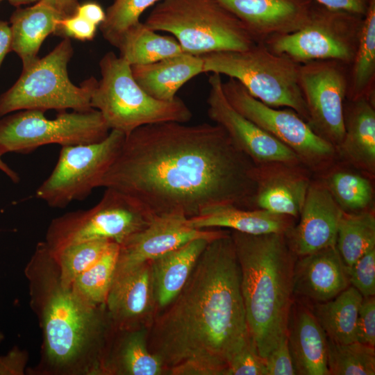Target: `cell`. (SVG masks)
<instances>
[{
  "mask_svg": "<svg viewBox=\"0 0 375 375\" xmlns=\"http://www.w3.org/2000/svg\"><path fill=\"white\" fill-rule=\"evenodd\" d=\"M254 170L220 126L167 122L125 136L99 187L133 197L155 216L190 218L218 204L255 208Z\"/></svg>",
  "mask_w": 375,
  "mask_h": 375,
  "instance_id": "1",
  "label": "cell"
},
{
  "mask_svg": "<svg viewBox=\"0 0 375 375\" xmlns=\"http://www.w3.org/2000/svg\"><path fill=\"white\" fill-rule=\"evenodd\" d=\"M251 340L230 231L208 244L184 287L158 312L148 349L171 375H225Z\"/></svg>",
  "mask_w": 375,
  "mask_h": 375,
  "instance_id": "2",
  "label": "cell"
},
{
  "mask_svg": "<svg viewBox=\"0 0 375 375\" xmlns=\"http://www.w3.org/2000/svg\"><path fill=\"white\" fill-rule=\"evenodd\" d=\"M24 273L42 335L40 359L26 374L102 375L115 331L106 304L91 303L61 284L58 265L44 241L38 243Z\"/></svg>",
  "mask_w": 375,
  "mask_h": 375,
  "instance_id": "3",
  "label": "cell"
},
{
  "mask_svg": "<svg viewBox=\"0 0 375 375\" xmlns=\"http://www.w3.org/2000/svg\"><path fill=\"white\" fill-rule=\"evenodd\" d=\"M240 270V286L249 336L266 358L287 336L294 302L297 256L285 234L231 231Z\"/></svg>",
  "mask_w": 375,
  "mask_h": 375,
  "instance_id": "4",
  "label": "cell"
},
{
  "mask_svg": "<svg viewBox=\"0 0 375 375\" xmlns=\"http://www.w3.org/2000/svg\"><path fill=\"white\" fill-rule=\"evenodd\" d=\"M143 23L171 33L185 53L195 56L244 51L258 42L217 0H161Z\"/></svg>",
  "mask_w": 375,
  "mask_h": 375,
  "instance_id": "5",
  "label": "cell"
},
{
  "mask_svg": "<svg viewBox=\"0 0 375 375\" xmlns=\"http://www.w3.org/2000/svg\"><path fill=\"white\" fill-rule=\"evenodd\" d=\"M101 78L93 91L90 105L99 110L110 130L125 136L144 125L176 122L187 123L192 113L176 97L158 100L148 94L134 79L131 65L113 52L99 62Z\"/></svg>",
  "mask_w": 375,
  "mask_h": 375,
  "instance_id": "6",
  "label": "cell"
},
{
  "mask_svg": "<svg viewBox=\"0 0 375 375\" xmlns=\"http://www.w3.org/2000/svg\"><path fill=\"white\" fill-rule=\"evenodd\" d=\"M203 72L238 81L254 98L274 108H289L308 122V113L299 83L300 64L257 42L244 51L201 56Z\"/></svg>",
  "mask_w": 375,
  "mask_h": 375,
  "instance_id": "7",
  "label": "cell"
},
{
  "mask_svg": "<svg viewBox=\"0 0 375 375\" xmlns=\"http://www.w3.org/2000/svg\"><path fill=\"white\" fill-rule=\"evenodd\" d=\"M73 52L69 38H65L49 53L23 68L15 83L0 96V118L23 110L92 109L91 97L98 81L90 77L80 86L72 83L67 65Z\"/></svg>",
  "mask_w": 375,
  "mask_h": 375,
  "instance_id": "8",
  "label": "cell"
},
{
  "mask_svg": "<svg viewBox=\"0 0 375 375\" xmlns=\"http://www.w3.org/2000/svg\"><path fill=\"white\" fill-rule=\"evenodd\" d=\"M154 217L133 197L113 188H106L100 201L93 207L54 218L48 226L44 242L51 252L97 239H107L120 244L146 227Z\"/></svg>",
  "mask_w": 375,
  "mask_h": 375,
  "instance_id": "9",
  "label": "cell"
},
{
  "mask_svg": "<svg viewBox=\"0 0 375 375\" xmlns=\"http://www.w3.org/2000/svg\"><path fill=\"white\" fill-rule=\"evenodd\" d=\"M44 111L23 110L0 119V152L28 154L40 147H61L101 141L110 130L101 112L94 108L85 111H59L48 119Z\"/></svg>",
  "mask_w": 375,
  "mask_h": 375,
  "instance_id": "10",
  "label": "cell"
},
{
  "mask_svg": "<svg viewBox=\"0 0 375 375\" xmlns=\"http://www.w3.org/2000/svg\"><path fill=\"white\" fill-rule=\"evenodd\" d=\"M222 89L238 112L290 149L312 173H323L339 159L334 146L294 110L265 104L232 78L222 82Z\"/></svg>",
  "mask_w": 375,
  "mask_h": 375,
  "instance_id": "11",
  "label": "cell"
},
{
  "mask_svg": "<svg viewBox=\"0 0 375 375\" xmlns=\"http://www.w3.org/2000/svg\"><path fill=\"white\" fill-rule=\"evenodd\" d=\"M363 17L333 10L314 1L306 24L299 30L268 39L272 51L298 64L334 60L351 65L356 51Z\"/></svg>",
  "mask_w": 375,
  "mask_h": 375,
  "instance_id": "12",
  "label": "cell"
},
{
  "mask_svg": "<svg viewBox=\"0 0 375 375\" xmlns=\"http://www.w3.org/2000/svg\"><path fill=\"white\" fill-rule=\"evenodd\" d=\"M125 135L110 130L101 141L61 147L51 173L38 187L36 197L51 208H65L87 198L112 165Z\"/></svg>",
  "mask_w": 375,
  "mask_h": 375,
  "instance_id": "13",
  "label": "cell"
},
{
  "mask_svg": "<svg viewBox=\"0 0 375 375\" xmlns=\"http://www.w3.org/2000/svg\"><path fill=\"white\" fill-rule=\"evenodd\" d=\"M349 69V65L334 60L311 61L299 66V83L307 107L308 123L335 149L344 134Z\"/></svg>",
  "mask_w": 375,
  "mask_h": 375,
  "instance_id": "14",
  "label": "cell"
},
{
  "mask_svg": "<svg viewBox=\"0 0 375 375\" xmlns=\"http://www.w3.org/2000/svg\"><path fill=\"white\" fill-rule=\"evenodd\" d=\"M222 82L219 74L212 73L208 78V115L226 132L236 147L256 166L275 163L303 165L290 149L231 105L224 93Z\"/></svg>",
  "mask_w": 375,
  "mask_h": 375,
  "instance_id": "15",
  "label": "cell"
},
{
  "mask_svg": "<svg viewBox=\"0 0 375 375\" xmlns=\"http://www.w3.org/2000/svg\"><path fill=\"white\" fill-rule=\"evenodd\" d=\"M179 212L156 215L143 229L119 244L115 272H120L172 251L190 241L213 240L230 233L226 230L197 229L188 226Z\"/></svg>",
  "mask_w": 375,
  "mask_h": 375,
  "instance_id": "16",
  "label": "cell"
},
{
  "mask_svg": "<svg viewBox=\"0 0 375 375\" xmlns=\"http://www.w3.org/2000/svg\"><path fill=\"white\" fill-rule=\"evenodd\" d=\"M106 306L115 329L149 328L158 311L150 261L114 274Z\"/></svg>",
  "mask_w": 375,
  "mask_h": 375,
  "instance_id": "17",
  "label": "cell"
},
{
  "mask_svg": "<svg viewBox=\"0 0 375 375\" xmlns=\"http://www.w3.org/2000/svg\"><path fill=\"white\" fill-rule=\"evenodd\" d=\"M342 212L324 183L312 179L299 221L285 233L294 255L301 257L335 246Z\"/></svg>",
  "mask_w": 375,
  "mask_h": 375,
  "instance_id": "18",
  "label": "cell"
},
{
  "mask_svg": "<svg viewBox=\"0 0 375 375\" xmlns=\"http://www.w3.org/2000/svg\"><path fill=\"white\" fill-rule=\"evenodd\" d=\"M258 42L291 33L308 22L312 0H217Z\"/></svg>",
  "mask_w": 375,
  "mask_h": 375,
  "instance_id": "19",
  "label": "cell"
},
{
  "mask_svg": "<svg viewBox=\"0 0 375 375\" xmlns=\"http://www.w3.org/2000/svg\"><path fill=\"white\" fill-rule=\"evenodd\" d=\"M311 174L303 165H255L254 208L298 218L312 181Z\"/></svg>",
  "mask_w": 375,
  "mask_h": 375,
  "instance_id": "20",
  "label": "cell"
},
{
  "mask_svg": "<svg viewBox=\"0 0 375 375\" xmlns=\"http://www.w3.org/2000/svg\"><path fill=\"white\" fill-rule=\"evenodd\" d=\"M349 285L347 268L335 246L296 260L294 295L314 303H322L333 299Z\"/></svg>",
  "mask_w": 375,
  "mask_h": 375,
  "instance_id": "21",
  "label": "cell"
},
{
  "mask_svg": "<svg viewBox=\"0 0 375 375\" xmlns=\"http://www.w3.org/2000/svg\"><path fill=\"white\" fill-rule=\"evenodd\" d=\"M344 134L336 149L338 158L374 178L375 176V102L346 100Z\"/></svg>",
  "mask_w": 375,
  "mask_h": 375,
  "instance_id": "22",
  "label": "cell"
},
{
  "mask_svg": "<svg viewBox=\"0 0 375 375\" xmlns=\"http://www.w3.org/2000/svg\"><path fill=\"white\" fill-rule=\"evenodd\" d=\"M287 338L297 374L329 375L327 337L306 305L294 302Z\"/></svg>",
  "mask_w": 375,
  "mask_h": 375,
  "instance_id": "23",
  "label": "cell"
},
{
  "mask_svg": "<svg viewBox=\"0 0 375 375\" xmlns=\"http://www.w3.org/2000/svg\"><path fill=\"white\" fill-rule=\"evenodd\" d=\"M292 217L275 214L260 208H244L232 204H218L187 219L192 228H228L249 235L285 234L294 225Z\"/></svg>",
  "mask_w": 375,
  "mask_h": 375,
  "instance_id": "24",
  "label": "cell"
},
{
  "mask_svg": "<svg viewBox=\"0 0 375 375\" xmlns=\"http://www.w3.org/2000/svg\"><path fill=\"white\" fill-rule=\"evenodd\" d=\"M64 15L54 0H39L33 6L17 8L10 19L11 50L21 58L23 68L38 59L39 49L50 34H55Z\"/></svg>",
  "mask_w": 375,
  "mask_h": 375,
  "instance_id": "25",
  "label": "cell"
},
{
  "mask_svg": "<svg viewBox=\"0 0 375 375\" xmlns=\"http://www.w3.org/2000/svg\"><path fill=\"white\" fill-rule=\"evenodd\" d=\"M137 83L151 97L172 101L178 90L190 79L203 73L201 56L188 53L144 65H131Z\"/></svg>",
  "mask_w": 375,
  "mask_h": 375,
  "instance_id": "26",
  "label": "cell"
},
{
  "mask_svg": "<svg viewBox=\"0 0 375 375\" xmlns=\"http://www.w3.org/2000/svg\"><path fill=\"white\" fill-rule=\"evenodd\" d=\"M149 328L115 329L103 360L102 375H161L162 362L148 349Z\"/></svg>",
  "mask_w": 375,
  "mask_h": 375,
  "instance_id": "27",
  "label": "cell"
},
{
  "mask_svg": "<svg viewBox=\"0 0 375 375\" xmlns=\"http://www.w3.org/2000/svg\"><path fill=\"white\" fill-rule=\"evenodd\" d=\"M211 241L196 239L150 261L158 311L165 308L180 292L200 255Z\"/></svg>",
  "mask_w": 375,
  "mask_h": 375,
  "instance_id": "28",
  "label": "cell"
},
{
  "mask_svg": "<svg viewBox=\"0 0 375 375\" xmlns=\"http://www.w3.org/2000/svg\"><path fill=\"white\" fill-rule=\"evenodd\" d=\"M341 210L358 212L374 209L372 178L348 164L337 161L318 175Z\"/></svg>",
  "mask_w": 375,
  "mask_h": 375,
  "instance_id": "29",
  "label": "cell"
},
{
  "mask_svg": "<svg viewBox=\"0 0 375 375\" xmlns=\"http://www.w3.org/2000/svg\"><path fill=\"white\" fill-rule=\"evenodd\" d=\"M363 297L349 286L333 299L315 303L312 309L327 338L338 344L357 341V319Z\"/></svg>",
  "mask_w": 375,
  "mask_h": 375,
  "instance_id": "30",
  "label": "cell"
},
{
  "mask_svg": "<svg viewBox=\"0 0 375 375\" xmlns=\"http://www.w3.org/2000/svg\"><path fill=\"white\" fill-rule=\"evenodd\" d=\"M375 102V0L363 17L353 60L349 69L347 100Z\"/></svg>",
  "mask_w": 375,
  "mask_h": 375,
  "instance_id": "31",
  "label": "cell"
},
{
  "mask_svg": "<svg viewBox=\"0 0 375 375\" xmlns=\"http://www.w3.org/2000/svg\"><path fill=\"white\" fill-rule=\"evenodd\" d=\"M116 48L130 65L154 62L185 53L174 37L161 35L141 22L122 35Z\"/></svg>",
  "mask_w": 375,
  "mask_h": 375,
  "instance_id": "32",
  "label": "cell"
},
{
  "mask_svg": "<svg viewBox=\"0 0 375 375\" xmlns=\"http://www.w3.org/2000/svg\"><path fill=\"white\" fill-rule=\"evenodd\" d=\"M335 247L347 267L375 248V215L370 209L358 212L342 211Z\"/></svg>",
  "mask_w": 375,
  "mask_h": 375,
  "instance_id": "33",
  "label": "cell"
},
{
  "mask_svg": "<svg viewBox=\"0 0 375 375\" xmlns=\"http://www.w3.org/2000/svg\"><path fill=\"white\" fill-rule=\"evenodd\" d=\"M118 252L119 244L111 242L98 260L76 278L72 288L91 303L106 304L115 271Z\"/></svg>",
  "mask_w": 375,
  "mask_h": 375,
  "instance_id": "34",
  "label": "cell"
},
{
  "mask_svg": "<svg viewBox=\"0 0 375 375\" xmlns=\"http://www.w3.org/2000/svg\"><path fill=\"white\" fill-rule=\"evenodd\" d=\"M327 368L329 375H374V347L358 341L338 344L327 338Z\"/></svg>",
  "mask_w": 375,
  "mask_h": 375,
  "instance_id": "35",
  "label": "cell"
},
{
  "mask_svg": "<svg viewBox=\"0 0 375 375\" xmlns=\"http://www.w3.org/2000/svg\"><path fill=\"white\" fill-rule=\"evenodd\" d=\"M112 241L97 239L68 245L51 252L60 270L61 284L72 285L76 278L101 256Z\"/></svg>",
  "mask_w": 375,
  "mask_h": 375,
  "instance_id": "36",
  "label": "cell"
},
{
  "mask_svg": "<svg viewBox=\"0 0 375 375\" xmlns=\"http://www.w3.org/2000/svg\"><path fill=\"white\" fill-rule=\"evenodd\" d=\"M161 0H115L107 8L106 18L99 26L105 40L117 47L122 35L139 23L141 15Z\"/></svg>",
  "mask_w": 375,
  "mask_h": 375,
  "instance_id": "37",
  "label": "cell"
},
{
  "mask_svg": "<svg viewBox=\"0 0 375 375\" xmlns=\"http://www.w3.org/2000/svg\"><path fill=\"white\" fill-rule=\"evenodd\" d=\"M347 268L351 286L363 297L375 295V248L366 252Z\"/></svg>",
  "mask_w": 375,
  "mask_h": 375,
  "instance_id": "38",
  "label": "cell"
},
{
  "mask_svg": "<svg viewBox=\"0 0 375 375\" xmlns=\"http://www.w3.org/2000/svg\"><path fill=\"white\" fill-rule=\"evenodd\" d=\"M225 375H266L264 358L251 340L228 362Z\"/></svg>",
  "mask_w": 375,
  "mask_h": 375,
  "instance_id": "39",
  "label": "cell"
},
{
  "mask_svg": "<svg viewBox=\"0 0 375 375\" xmlns=\"http://www.w3.org/2000/svg\"><path fill=\"white\" fill-rule=\"evenodd\" d=\"M266 375H296L287 336L264 358Z\"/></svg>",
  "mask_w": 375,
  "mask_h": 375,
  "instance_id": "40",
  "label": "cell"
},
{
  "mask_svg": "<svg viewBox=\"0 0 375 375\" xmlns=\"http://www.w3.org/2000/svg\"><path fill=\"white\" fill-rule=\"evenodd\" d=\"M357 341L375 347V298L363 297L357 319Z\"/></svg>",
  "mask_w": 375,
  "mask_h": 375,
  "instance_id": "41",
  "label": "cell"
},
{
  "mask_svg": "<svg viewBox=\"0 0 375 375\" xmlns=\"http://www.w3.org/2000/svg\"><path fill=\"white\" fill-rule=\"evenodd\" d=\"M97 28V26L74 14L64 17L59 21L55 35L81 41H90L94 39Z\"/></svg>",
  "mask_w": 375,
  "mask_h": 375,
  "instance_id": "42",
  "label": "cell"
},
{
  "mask_svg": "<svg viewBox=\"0 0 375 375\" xmlns=\"http://www.w3.org/2000/svg\"><path fill=\"white\" fill-rule=\"evenodd\" d=\"M28 360L26 351L15 347L6 356H0V375H23Z\"/></svg>",
  "mask_w": 375,
  "mask_h": 375,
  "instance_id": "43",
  "label": "cell"
},
{
  "mask_svg": "<svg viewBox=\"0 0 375 375\" xmlns=\"http://www.w3.org/2000/svg\"><path fill=\"white\" fill-rule=\"evenodd\" d=\"M312 1L330 9L343 10L364 17L372 0Z\"/></svg>",
  "mask_w": 375,
  "mask_h": 375,
  "instance_id": "44",
  "label": "cell"
},
{
  "mask_svg": "<svg viewBox=\"0 0 375 375\" xmlns=\"http://www.w3.org/2000/svg\"><path fill=\"white\" fill-rule=\"evenodd\" d=\"M74 14L97 26H100L106 18V12L98 3L94 1H87L78 4Z\"/></svg>",
  "mask_w": 375,
  "mask_h": 375,
  "instance_id": "45",
  "label": "cell"
},
{
  "mask_svg": "<svg viewBox=\"0 0 375 375\" xmlns=\"http://www.w3.org/2000/svg\"><path fill=\"white\" fill-rule=\"evenodd\" d=\"M12 35L8 22L0 20V67L6 54L11 50Z\"/></svg>",
  "mask_w": 375,
  "mask_h": 375,
  "instance_id": "46",
  "label": "cell"
},
{
  "mask_svg": "<svg viewBox=\"0 0 375 375\" xmlns=\"http://www.w3.org/2000/svg\"><path fill=\"white\" fill-rule=\"evenodd\" d=\"M64 17L74 15L79 4L77 0H54Z\"/></svg>",
  "mask_w": 375,
  "mask_h": 375,
  "instance_id": "47",
  "label": "cell"
},
{
  "mask_svg": "<svg viewBox=\"0 0 375 375\" xmlns=\"http://www.w3.org/2000/svg\"><path fill=\"white\" fill-rule=\"evenodd\" d=\"M3 154L0 152V171L3 172L12 182L19 181V175L12 169L2 159Z\"/></svg>",
  "mask_w": 375,
  "mask_h": 375,
  "instance_id": "48",
  "label": "cell"
},
{
  "mask_svg": "<svg viewBox=\"0 0 375 375\" xmlns=\"http://www.w3.org/2000/svg\"><path fill=\"white\" fill-rule=\"evenodd\" d=\"M9 3L15 6H19L30 3L37 2L39 0H8Z\"/></svg>",
  "mask_w": 375,
  "mask_h": 375,
  "instance_id": "49",
  "label": "cell"
},
{
  "mask_svg": "<svg viewBox=\"0 0 375 375\" xmlns=\"http://www.w3.org/2000/svg\"><path fill=\"white\" fill-rule=\"evenodd\" d=\"M3 335L0 333V342L3 340Z\"/></svg>",
  "mask_w": 375,
  "mask_h": 375,
  "instance_id": "50",
  "label": "cell"
},
{
  "mask_svg": "<svg viewBox=\"0 0 375 375\" xmlns=\"http://www.w3.org/2000/svg\"><path fill=\"white\" fill-rule=\"evenodd\" d=\"M3 0H0V2L2 1Z\"/></svg>",
  "mask_w": 375,
  "mask_h": 375,
  "instance_id": "51",
  "label": "cell"
}]
</instances>
